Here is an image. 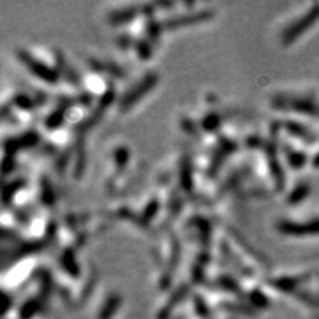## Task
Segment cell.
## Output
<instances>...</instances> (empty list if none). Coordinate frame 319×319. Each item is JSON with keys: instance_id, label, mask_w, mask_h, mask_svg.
<instances>
[{"instance_id": "cell-1", "label": "cell", "mask_w": 319, "mask_h": 319, "mask_svg": "<svg viewBox=\"0 0 319 319\" xmlns=\"http://www.w3.org/2000/svg\"><path fill=\"white\" fill-rule=\"evenodd\" d=\"M319 16V5H317L310 13H307L302 19H299L298 23L293 24L290 27L289 30H286V32L283 34V44H291V42H294L295 39L299 38L303 34V31L310 28L313 26V23L317 17Z\"/></svg>"}]
</instances>
